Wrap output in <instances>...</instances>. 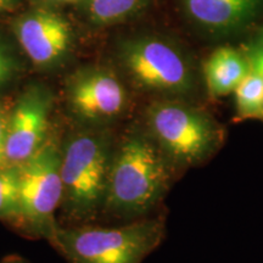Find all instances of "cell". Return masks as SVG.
Wrapping results in <instances>:
<instances>
[{"label": "cell", "instance_id": "8992f818", "mask_svg": "<svg viewBox=\"0 0 263 263\" xmlns=\"http://www.w3.org/2000/svg\"><path fill=\"white\" fill-rule=\"evenodd\" d=\"M62 151L51 141L17 166L18 211L16 218L49 235L54 227V213L62 201Z\"/></svg>", "mask_w": 263, "mask_h": 263}, {"label": "cell", "instance_id": "6da1fadb", "mask_svg": "<svg viewBox=\"0 0 263 263\" xmlns=\"http://www.w3.org/2000/svg\"><path fill=\"white\" fill-rule=\"evenodd\" d=\"M180 176L145 127H130L115 145L103 210L128 222L143 218Z\"/></svg>", "mask_w": 263, "mask_h": 263}, {"label": "cell", "instance_id": "ac0fdd59", "mask_svg": "<svg viewBox=\"0 0 263 263\" xmlns=\"http://www.w3.org/2000/svg\"><path fill=\"white\" fill-rule=\"evenodd\" d=\"M10 2H12V0H0V8H3V6H6Z\"/></svg>", "mask_w": 263, "mask_h": 263}, {"label": "cell", "instance_id": "52a82bcc", "mask_svg": "<svg viewBox=\"0 0 263 263\" xmlns=\"http://www.w3.org/2000/svg\"><path fill=\"white\" fill-rule=\"evenodd\" d=\"M68 103L73 114L95 128H107L127 112L128 91L120 78L106 68H90L72 80Z\"/></svg>", "mask_w": 263, "mask_h": 263}, {"label": "cell", "instance_id": "9a60e30c", "mask_svg": "<svg viewBox=\"0 0 263 263\" xmlns=\"http://www.w3.org/2000/svg\"><path fill=\"white\" fill-rule=\"evenodd\" d=\"M10 112L4 105L0 104V168L6 166V134H8V124Z\"/></svg>", "mask_w": 263, "mask_h": 263}, {"label": "cell", "instance_id": "7c38bea8", "mask_svg": "<svg viewBox=\"0 0 263 263\" xmlns=\"http://www.w3.org/2000/svg\"><path fill=\"white\" fill-rule=\"evenodd\" d=\"M234 94L236 120H263V80L251 67Z\"/></svg>", "mask_w": 263, "mask_h": 263}, {"label": "cell", "instance_id": "d6986e66", "mask_svg": "<svg viewBox=\"0 0 263 263\" xmlns=\"http://www.w3.org/2000/svg\"><path fill=\"white\" fill-rule=\"evenodd\" d=\"M8 263H24V262H21V261H14V262H8Z\"/></svg>", "mask_w": 263, "mask_h": 263}, {"label": "cell", "instance_id": "2e32d148", "mask_svg": "<svg viewBox=\"0 0 263 263\" xmlns=\"http://www.w3.org/2000/svg\"><path fill=\"white\" fill-rule=\"evenodd\" d=\"M250 67L263 80V41L251 45L245 52Z\"/></svg>", "mask_w": 263, "mask_h": 263}, {"label": "cell", "instance_id": "5bb4252c", "mask_svg": "<svg viewBox=\"0 0 263 263\" xmlns=\"http://www.w3.org/2000/svg\"><path fill=\"white\" fill-rule=\"evenodd\" d=\"M140 0H89L90 14L100 24L126 17L138 8Z\"/></svg>", "mask_w": 263, "mask_h": 263}, {"label": "cell", "instance_id": "4fadbf2b", "mask_svg": "<svg viewBox=\"0 0 263 263\" xmlns=\"http://www.w3.org/2000/svg\"><path fill=\"white\" fill-rule=\"evenodd\" d=\"M20 186L17 166L0 168V218L15 217L18 211Z\"/></svg>", "mask_w": 263, "mask_h": 263}, {"label": "cell", "instance_id": "7a4b0ae2", "mask_svg": "<svg viewBox=\"0 0 263 263\" xmlns=\"http://www.w3.org/2000/svg\"><path fill=\"white\" fill-rule=\"evenodd\" d=\"M144 127L180 174L202 166L222 149L227 129L190 101L157 99L146 107Z\"/></svg>", "mask_w": 263, "mask_h": 263}, {"label": "cell", "instance_id": "ffe728a7", "mask_svg": "<svg viewBox=\"0 0 263 263\" xmlns=\"http://www.w3.org/2000/svg\"><path fill=\"white\" fill-rule=\"evenodd\" d=\"M61 2H74V0H61Z\"/></svg>", "mask_w": 263, "mask_h": 263}, {"label": "cell", "instance_id": "30bf717a", "mask_svg": "<svg viewBox=\"0 0 263 263\" xmlns=\"http://www.w3.org/2000/svg\"><path fill=\"white\" fill-rule=\"evenodd\" d=\"M186 14L213 32L233 31L255 17L259 0H183Z\"/></svg>", "mask_w": 263, "mask_h": 263}, {"label": "cell", "instance_id": "277c9868", "mask_svg": "<svg viewBox=\"0 0 263 263\" xmlns=\"http://www.w3.org/2000/svg\"><path fill=\"white\" fill-rule=\"evenodd\" d=\"M115 143L106 128L76 134L62 151V200L80 218L103 209Z\"/></svg>", "mask_w": 263, "mask_h": 263}, {"label": "cell", "instance_id": "8fae6325", "mask_svg": "<svg viewBox=\"0 0 263 263\" xmlns=\"http://www.w3.org/2000/svg\"><path fill=\"white\" fill-rule=\"evenodd\" d=\"M249 72L250 64L245 52L232 47L216 49L203 64L207 93L212 99L233 93Z\"/></svg>", "mask_w": 263, "mask_h": 263}, {"label": "cell", "instance_id": "5b68a950", "mask_svg": "<svg viewBox=\"0 0 263 263\" xmlns=\"http://www.w3.org/2000/svg\"><path fill=\"white\" fill-rule=\"evenodd\" d=\"M120 60L139 89L160 99L190 101L197 90L195 71L188 55L163 39L139 38L124 43Z\"/></svg>", "mask_w": 263, "mask_h": 263}, {"label": "cell", "instance_id": "e0dca14e", "mask_svg": "<svg viewBox=\"0 0 263 263\" xmlns=\"http://www.w3.org/2000/svg\"><path fill=\"white\" fill-rule=\"evenodd\" d=\"M15 71V64L12 58L0 45V87L5 84L12 77Z\"/></svg>", "mask_w": 263, "mask_h": 263}, {"label": "cell", "instance_id": "9c48e42d", "mask_svg": "<svg viewBox=\"0 0 263 263\" xmlns=\"http://www.w3.org/2000/svg\"><path fill=\"white\" fill-rule=\"evenodd\" d=\"M15 33L26 55L35 66L55 65L71 44V27L60 15L37 10L17 21Z\"/></svg>", "mask_w": 263, "mask_h": 263}, {"label": "cell", "instance_id": "3957f363", "mask_svg": "<svg viewBox=\"0 0 263 263\" xmlns=\"http://www.w3.org/2000/svg\"><path fill=\"white\" fill-rule=\"evenodd\" d=\"M166 236L163 216L134 219L115 228L60 229L48 238L68 263H141Z\"/></svg>", "mask_w": 263, "mask_h": 263}, {"label": "cell", "instance_id": "ba28073f", "mask_svg": "<svg viewBox=\"0 0 263 263\" xmlns=\"http://www.w3.org/2000/svg\"><path fill=\"white\" fill-rule=\"evenodd\" d=\"M50 98L31 89L10 112L6 134V166H18L34 155L47 141Z\"/></svg>", "mask_w": 263, "mask_h": 263}]
</instances>
